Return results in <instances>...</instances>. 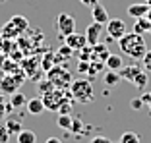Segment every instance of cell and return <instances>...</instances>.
<instances>
[{
    "label": "cell",
    "instance_id": "1",
    "mask_svg": "<svg viewBox=\"0 0 151 143\" xmlns=\"http://www.w3.org/2000/svg\"><path fill=\"white\" fill-rule=\"evenodd\" d=\"M118 46L126 56H130V58H134V60H142L143 56H145V52L149 50L147 45H145L143 35H138V33H134V31L126 33L122 39H118Z\"/></svg>",
    "mask_w": 151,
    "mask_h": 143
},
{
    "label": "cell",
    "instance_id": "2",
    "mask_svg": "<svg viewBox=\"0 0 151 143\" xmlns=\"http://www.w3.org/2000/svg\"><path fill=\"white\" fill-rule=\"evenodd\" d=\"M70 97L74 99L76 103L80 104H89L93 103L95 93H93V85L87 77H78L70 83Z\"/></svg>",
    "mask_w": 151,
    "mask_h": 143
},
{
    "label": "cell",
    "instance_id": "3",
    "mask_svg": "<svg viewBox=\"0 0 151 143\" xmlns=\"http://www.w3.org/2000/svg\"><path fill=\"white\" fill-rule=\"evenodd\" d=\"M118 74H120L122 79L130 81L134 87L145 89V85H147V72L143 70V66H139V64H130V66H124Z\"/></svg>",
    "mask_w": 151,
    "mask_h": 143
},
{
    "label": "cell",
    "instance_id": "4",
    "mask_svg": "<svg viewBox=\"0 0 151 143\" xmlns=\"http://www.w3.org/2000/svg\"><path fill=\"white\" fill-rule=\"evenodd\" d=\"M47 79L52 81V85L56 87V89H66V87H70L72 81H74L72 79V72L68 70L66 66H58V64L49 70Z\"/></svg>",
    "mask_w": 151,
    "mask_h": 143
},
{
    "label": "cell",
    "instance_id": "5",
    "mask_svg": "<svg viewBox=\"0 0 151 143\" xmlns=\"http://www.w3.org/2000/svg\"><path fill=\"white\" fill-rule=\"evenodd\" d=\"M27 27H29V23H27V19L23 18V16H14V18L2 27V37H4V39H12V37L22 35L23 31H27Z\"/></svg>",
    "mask_w": 151,
    "mask_h": 143
},
{
    "label": "cell",
    "instance_id": "6",
    "mask_svg": "<svg viewBox=\"0 0 151 143\" xmlns=\"http://www.w3.org/2000/svg\"><path fill=\"white\" fill-rule=\"evenodd\" d=\"M41 101H43L47 110L58 112V108L62 107L64 101H68V97H64V89H52V91H49V93L41 95Z\"/></svg>",
    "mask_w": 151,
    "mask_h": 143
},
{
    "label": "cell",
    "instance_id": "7",
    "mask_svg": "<svg viewBox=\"0 0 151 143\" xmlns=\"http://www.w3.org/2000/svg\"><path fill=\"white\" fill-rule=\"evenodd\" d=\"M56 31L58 37H68L70 33L76 31V19L72 18L70 14H58L56 16Z\"/></svg>",
    "mask_w": 151,
    "mask_h": 143
},
{
    "label": "cell",
    "instance_id": "8",
    "mask_svg": "<svg viewBox=\"0 0 151 143\" xmlns=\"http://www.w3.org/2000/svg\"><path fill=\"white\" fill-rule=\"evenodd\" d=\"M105 29H107L109 37H111L112 41H118L122 39V37L126 35V21L124 19H120V18H111L107 23H105Z\"/></svg>",
    "mask_w": 151,
    "mask_h": 143
},
{
    "label": "cell",
    "instance_id": "9",
    "mask_svg": "<svg viewBox=\"0 0 151 143\" xmlns=\"http://www.w3.org/2000/svg\"><path fill=\"white\" fill-rule=\"evenodd\" d=\"M22 83H23V76L16 77V74H8L6 77L0 79V93H6V95L18 93V87Z\"/></svg>",
    "mask_w": 151,
    "mask_h": 143
},
{
    "label": "cell",
    "instance_id": "10",
    "mask_svg": "<svg viewBox=\"0 0 151 143\" xmlns=\"http://www.w3.org/2000/svg\"><path fill=\"white\" fill-rule=\"evenodd\" d=\"M64 45H68L74 52H78V50H81L83 46H87V39H85V33H70L68 37H64Z\"/></svg>",
    "mask_w": 151,
    "mask_h": 143
},
{
    "label": "cell",
    "instance_id": "11",
    "mask_svg": "<svg viewBox=\"0 0 151 143\" xmlns=\"http://www.w3.org/2000/svg\"><path fill=\"white\" fill-rule=\"evenodd\" d=\"M101 33H103V25H101V23H95V21L89 23L87 29H85V39H87V45L89 46L99 45V37H101Z\"/></svg>",
    "mask_w": 151,
    "mask_h": 143
},
{
    "label": "cell",
    "instance_id": "12",
    "mask_svg": "<svg viewBox=\"0 0 151 143\" xmlns=\"http://www.w3.org/2000/svg\"><path fill=\"white\" fill-rule=\"evenodd\" d=\"M149 10H151L149 4H145V2H136V4H130L128 6V16H130V18H134V19L145 18Z\"/></svg>",
    "mask_w": 151,
    "mask_h": 143
},
{
    "label": "cell",
    "instance_id": "13",
    "mask_svg": "<svg viewBox=\"0 0 151 143\" xmlns=\"http://www.w3.org/2000/svg\"><path fill=\"white\" fill-rule=\"evenodd\" d=\"M91 19H93L95 23L105 25V23H107L111 18H109V14H107V10H105V6L95 4V6H91Z\"/></svg>",
    "mask_w": 151,
    "mask_h": 143
},
{
    "label": "cell",
    "instance_id": "14",
    "mask_svg": "<svg viewBox=\"0 0 151 143\" xmlns=\"http://www.w3.org/2000/svg\"><path fill=\"white\" fill-rule=\"evenodd\" d=\"M25 108H27V114H33V116H41L47 108H45V104H43V101H41L39 97H35V99H29L27 101V104H25Z\"/></svg>",
    "mask_w": 151,
    "mask_h": 143
},
{
    "label": "cell",
    "instance_id": "15",
    "mask_svg": "<svg viewBox=\"0 0 151 143\" xmlns=\"http://www.w3.org/2000/svg\"><path fill=\"white\" fill-rule=\"evenodd\" d=\"M122 66H124V62H122V56H120V54H109L107 62H105V68H107V70L118 72V70H122Z\"/></svg>",
    "mask_w": 151,
    "mask_h": 143
},
{
    "label": "cell",
    "instance_id": "16",
    "mask_svg": "<svg viewBox=\"0 0 151 143\" xmlns=\"http://www.w3.org/2000/svg\"><path fill=\"white\" fill-rule=\"evenodd\" d=\"M134 33H138V35L151 33V21L147 18H138L136 23H134Z\"/></svg>",
    "mask_w": 151,
    "mask_h": 143
},
{
    "label": "cell",
    "instance_id": "17",
    "mask_svg": "<svg viewBox=\"0 0 151 143\" xmlns=\"http://www.w3.org/2000/svg\"><path fill=\"white\" fill-rule=\"evenodd\" d=\"M4 126H6V130H8V134H10V135H18L19 132L23 130L22 120H18V118H8Z\"/></svg>",
    "mask_w": 151,
    "mask_h": 143
},
{
    "label": "cell",
    "instance_id": "18",
    "mask_svg": "<svg viewBox=\"0 0 151 143\" xmlns=\"http://www.w3.org/2000/svg\"><path fill=\"white\" fill-rule=\"evenodd\" d=\"M16 139H18V143H37V135L31 130H22L16 135Z\"/></svg>",
    "mask_w": 151,
    "mask_h": 143
},
{
    "label": "cell",
    "instance_id": "19",
    "mask_svg": "<svg viewBox=\"0 0 151 143\" xmlns=\"http://www.w3.org/2000/svg\"><path fill=\"white\" fill-rule=\"evenodd\" d=\"M27 101H29V99H27L23 93H19V91H18V93H14V95H10V104H12L14 108H22V107H25Z\"/></svg>",
    "mask_w": 151,
    "mask_h": 143
},
{
    "label": "cell",
    "instance_id": "20",
    "mask_svg": "<svg viewBox=\"0 0 151 143\" xmlns=\"http://www.w3.org/2000/svg\"><path fill=\"white\" fill-rule=\"evenodd\" d=\"M120 81H122V77H120L118 72H112V70H107V72H105V85L114 87V85H118Z\"/></svg>",
    "mask_w": 151,
    "mask_h": 143
},
{
    "label": "cell",
    "instance_id": "21",
    "mask_svg": "<svg viewBox=\"0 0 151 143\" xmlns=\"http://www.w3.org/2000/svg\"><path fill=\"white\" fill-rule=\"evenodd\" d=\"M56 124H58V128H60V130L70 132V128H72V116H70V114H58Z\"/></svg>",
    "mask_w": 151,
    "mask_h": 143
},
{
    "label": "cell",
    "instance_id": "22",
    "mask_svg": "<svg viewBox=\"0 0 151 143\" xmlns=\"http://www.w3.org/2000/svg\"><path fill=\"white\" fill-rule=\"evenodd\" d=\"M118 143H139V135L136 132H124V134L120 135Z\"/></svg>",
    "mask_w": 151,
    "mask_h": 143
},
{
    "label": "cell",
    "instance_id": "23",
    "mask_svg": "<svg viewBox=\"0 0 151 143\" xmlns=\"http://www.w3.org/2000/svg\"><path fill=\"white\" fill-rule=\"evenodd\" d=\"M52 89H56V87H54L52 81H49V79H43V81L37 83V91H39V95H45V93H49V91H52Z\"/></svg>",
    "mask_w": 151,
    "mask_h": 143
},
{
    "label": "cell",
    "instance_id": "24",
    "mask_svg": "<svg viewBox=\"0 0 151 143\" xmlns=\"http://www.w3.org/2000/svg\"><path fill=\"white\" fill-rule=\"evenodd\" d=\"M72 54H74V50H72V49H70L68 45L60 46V49H58V52H56V62H58L60 58H64V60H66V58H70Z\"/></svg>",
    "mask_w": 151,
    "mask_h": 143
},
{
    "label": "cell",
    "instance_id": "25",
    "mask_svg": "<svg viewBox=\"0 0 151 143\" xmlns=\"http://www.w3.org/2000/svg\"><path fill=\"white\" fill-rule=\"evenodd\" d=\"M85 130V126L81 124V120H72V128H70V134L74 135H81Z\"/></svg>",
    "mask_w": 151,
    "mask_h": 143
},
{
    "label": "cell",
    "instance_id": "26",
    "mask_svg": "<svg viewBox=\"0 0 151 143\" xmlns=\"http://www.w3.org/2000/svg\"><path fill=\"white\" fill-rule=\"evenodd\" d=\"M52 66H54V64H52V54H47V56L43 58V62H41V68H43L45 72H49Z\"/></svg>",
    "mask_w": 151,
    "mask_h": 143
},
{
    "label": "cell",
    "instance_id": "27",
    "mask_svg": "<svg viewBox=\"0 0 151 143\" xmlns=\"http://www.w3.org/2000/svg\"><path fill=\"white\" fill-rule=\"evenodd\" d=\"M142 62H143V70H145L147 74H151V50L145 52V56L142 58Z\"/></svg>",
    "mask_w": 151,
    "mask_h": 143
},
{
    "label": "cell",
    "instance_id": "28",
    "mask_svg": "<svg viewBox=\"0 0 151 143\" xmlns=\"http://www.w3.org/2000/svg\"><path fill=\"white\" fill-rule=\"evenodd\" d=\"M70 112H72V103L70 101H64L62 107L58 108V114H70Z\"/></svg>",
    "mask_w": 151,
    "mask_h": 143
},
{
    "label": "cell",
    "instance_id": "29",
    "mask_svg": "<svg viewBox=\"0 0 151 143\" xmlns=\"http://www.w3.org/2000/svg\"><path fill=\"white\" fill-rule=\"evenodd\" d=\"M10 141V134L6 130V126H0V143H8Z\"/></svg>",
    "mask_w": 151,
    "mask_h": 143
},
{
    "label": "cell",
    "instance_id": "30",
    "mask_svg": "<svg viewBox=\"0 0 151 143\" xmlns=\"http://www.w3.org/2000/svg\"><path fill=\"white\" fill-rule=\"evenodd\" d=\"M89 143H112V141L109 137H105V135H95V137H91Z\"/></svg>",
    "mask_w": 151,
    "mask_h": 143
},
{
    "label": "cell",
    "instance_id": "31",
    "mask_svg": "<svg viewBox=\"0 0 151 143\" xmlns=\"http://www.w3.org/2000/svg\"><path fill=\"white\" fill-rule=\"evenodd\" d=\"M139 99H142V103H143V104H147V107H149V110H151V91H147V93H143V95H142Z\"/></svg>",
    "mask_w": 151,
    "mask_h": 143
},
{
    "label": "cell",
    "instance_id": "32",
    "mask_svg": "<svg viewBox=\"0 0 151 143\" xmlns=\"http://www.w3.org/2000/svg\"><path fill=\"white\" fill-rule=\"evenodd\" d=\"M130 107H132L134 110H138V108H142V107H143V103H142V99H134L132 103H130Z\"/></svg>",
    "mask_w": 151,
    "mask_h": 143
},
{
    "label": "cell",
    "instance_id": "33",
    "mask_svg": "<svg viewBox=\"0 0 151 143\" xmlns=\"http://www.w3.org/2000/svg\"><path fill=\"white\" fill-rule=\"evenodd\" d=\"M6 114H8V110H6V104L2 103V99H0V120H2Z\"/></svg>",
    "mask_w": 151,
    "mask_h": 143
},
{
    "label": "cell",
    "instance_id": "34",
    "mask_svg": "<svg viewBox=\"0 0 151 143\" xmlns=\"http://www.w3.org/2000/svg\"><path fill=\"white\" fill-rule=\"evenodd\" d=\"M81 4L83 6H89V8H91V6H95V4H99V2H101V0H80Z\"/></svg>",
    "mask_w": 151,
    "mask_h": 143
},
{
    "label": "cell",
    "instance_id": "35",
    "mask_svg": "<svg viewBox=\"0 0 151 143\" xmlns=\"http://www.w3.org/2000/svg\"><path fill=\"white\" fill-rule=\"evenodd\" d=\"M45 143H62V141H60L58 137H49V139H47Z\"/></svg>",
    "mask_w": 151,
    "mask_h": 143
},
{
    "label": "cell",
    "instance_id": "36",
    "mask_svg": "<svg viewBox=\"0 0 151 143\" xmlns=\"http://www.w3.org/2000/svg\"><path fill=\"white\" fill-rule=\"evenodd\" d=\"M145 18H147V19H149V21H151V10H149V12H147V16H145Z\"/></svg>",
    "mask_w": 151,
    "mask_h": 143
},
{
    "label": "cell",
    "instance_id": "37",
    "mask_svg": "<svg viewBox=\"0 0 151 143\" xmlns=\"http://www.w3.org/2000/svg\"><path fill=\"white\" fill-rule=\"evenodd\" d=\"M2 64H4V60H2V56H0V70H2V68H4V66H2Z\"/></svg>",
    "mask_w": 151,
    "mask_h": 143
},
{
    "label": "cell",
    "instance_id": "38",
    "mask_svg": "<svg viewBox=\"0 0 151 143\" xmlns=\"http://www.w3.org/2000/svg\"><path fill=\"white\" fill-rule=\"evenodd\" d=\"M143 2H145V4H149V6H151V0H143Z\"/></svg>",
    "mask_w": 151,
    "mask_h": 143
},
{
    "label": "cell",
    "instance_id": "39",
    "mask_svg": "<svg viewBox=\"0 0 151 143\" xmlns=\"http://www.w3.org/2000/svg\"><path fill=\"white\" fill-rule=\"evenodd\" d=\"M0 99H2V93H0Z\"/></svg>",
    "mask_w": 151,
    "mask_h": 143
}]
</instances>
